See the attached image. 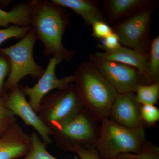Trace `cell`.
I'll list each match as a JSON object with an SVG mask.
<instances>
[{"label":"cell","mask_w":159,"mask_h":159,"mask_svg":"<svg viewBox=\"0 0 159 159\" xmlns=\"http://www.w3.org/2000/svg\"><path fill=\"white\" fill-rule=\"evenodd\" d=\"M28 3L30 26L44 46V55L61 61H70L75 52L66 48L62 43L63 35L70 21L68 12L51 0H32Z\"/></svg>","instance_id":"6da1fadb"},{"label":"cell","mask_w":159,"mask_h":159,"mask_svg":"<svg viewBox=\"0 0 159 159\" xmlns=\"http://www.w3.org/2000/svg\"><path fill=\"white\" fill-rule=\"evenodd\" d=\"M73 76L75 89L84 107L98 122L108 118L117 91L89 61L81 63Z\"/></svg>","instance_id":"7a4b0ae2"},{"label":"cell","mask_w":159,"mask_h":159,"mask_svg":"<svg viewBox=\"0 0 159 159\" xmlns=\"http://www.w3.org/2000/svg\"><path fill=\"white\" fill-rule=\"evenodd\" d=\"M96 148L101 159L119 155L139 153L147 142L145 127L126 128L105 118L101 121Z\"/></svg>","instance_id":"3957f363"},{"label":"cell","mask_w":159,"mask_h":159,"mask_svg":"<svg viewBox=\"0 0 159 159\" xmlns=\"http://www.w3.org/2000/svg\"><path fill=\"white\" fill-rule=\"evenodd\" d=\"M98 121L85 107L73 118L52 131L57 146L62 150L96 148L99 135Z\"/></svg>","instance_id":"277c9868"},{"label":"cell","mask_w":159,"mask_h":159,"mask_svg":"<svg viewBox=\"0 0 159 159\" xmlns=\"http://www.w3.org/2000/svg\"><path fill=\"white\" fill-rule=\"evenodd\" d=\"M37 39L31 29L25 37L18 42L0 48V52L5 54L10 60L11 70L8 78L5 82V92L10 91L24 77L30 76L39 79L44 72L42 66L35 62L33 57V48Z\"/></svg>","instance_id":"5b68a950"},{"label":"cell","mask_w":159,"mask_h":159,"mask_svg":"<svg viewBox=\"0 0 159 159\" xmlns=\"http://www.w3.org/2000/svg\"><path fill=\"white\" fill-rule=\"evenodd\" d=\"M84 106L74 84L49 93L41 100L38 115L53 131L73 118Z\"/></svg>","instance_id":"8992f818"},{"label":"cell","mask_w":159,"mask_h":159,"mask_svg":"<svg viewBox=\"0 0 159 159\" xmlns=\"http://www.w3.org/2000/svg\"><path fill=\"white\" fill-rule=\"evenodd\" d=\"M155 8H143L117 22L112 29L122 46L142 53H148L151 20Z\"/></svg>","instance_id":"52a82bcc"},{"label":"cell","mask_w":159,"mask_h":159,"mask_svg":"<svg viewBox=\"0 0 159 159\" xmlns=\"http://www.w3.org/2000/svg\"><path fill=\"white\" fill-rule=\"evenodd\" d=\"M89 61L118 93H135L140 86L150 84L139 70L130 66L90 55Z\"/></svg>","instance_id":"ba28073f"},{"label":"cell","mask_w":159,"mask_h":159,"mask_svg":"<svg viewBox=\"0 0 159 159\" xmlns=\"http://www.w3.org/2000/svg\"><path fill=\"white\" fill-rule=\"evenodd\" d=\"M61 61L51 57L42 76L33 87L22 86L20 89L25 96L29 97V102L34 111L38 114L41 100L49 93L55 90L64 88L74 83L73 75L59 78L56 76V66Z\"/></svg>","instance_id":"9c48e42d"},{"label":"cell","mask_w":159,"mask_h":159,"mask_svg":"<svg viewBox=\"0 0 159 159\" xmlns=\"http://www.w3.org/2000/svg\"><path fill=\"white\" fill-rule=\"evenodd\" d=\"M5 104L16 116H18L25 124L33 127L39 135L43 142L48 145L51 144L52 131L40 119L19 85L15 87L7 94Z\"/></svg>","instance_id":"30bf717a"},{"label":"cell","mask_w":159,"mask_h":159,"mask_svg":"<svg viewBox=\"0 0 159 159\" xmlns=\"http://www.w3.org/2000/svg\"><path fill=\"white\" fill-rule=\"evenodd\" d=\"M142 105L135 93H118L111 107L109 119L126 128L145 127L141 117Z\"/></svg>","instance_id":"8fae6325"},{"label":"cell","mask_w":159,"mask_h":159,"mask_svg":"<svg viewBox=\"0 0 159 159\" xmlns=\"http://www.w3.org/2000/svg\"><path fill=\"white\" fill-rule=\"evenodd\" d=\"M31 145L30 134L25 132L16 121L0 137V159L24 157Z\"/></svg>","instance_id":"7c38bea8"},{"label":"cell","mask_w":159,"mask_h":159,"mask_svg":"<svg viewBox=\"0 0 159 159\" xmlns=\"http://www.w3.org/2000/svg\"><path fill=\"white\" fill-rule=\"evenodd\" d=\"M93 54L100 59L116 61L133 67L144 75L149 81L148 53H142L121 46L115 50L97 52Z\"/></svg>","instance_id":"4fadbf2b"},{"label":"cell","mask_w":159,"mask_h":159,"mask_svg":"<svg viewBox=\"0 0 159 159\" xmlns=\"http://www.w3.org/2000/svg\"><path fill=\"white\" fill-rule=\"evenodd\" d=\"M153 0H107L104 1L106 13L111 23L118 22L143 8L156 7Z\"/></svg>","instance_id":"5bb4252c"},{"label":"cell","mask_w":159,"mask_h":159,"mask_svg":"<svg viewBox=\"0 0 159 159\" xmlns=\"http://www.w3.org/2000/svg\"><path fill=\"white\" fill-rule=\"evenodd\" d=\"M63 8L72 9L82 17L86 25L92 26L96 22L106 21L103 14L99 2L92 0H51Z\"/></svg>","instance_id":"9a60e30c"},{"label":"cell","mask_w":159,"mask_h":159,"mask_svg":"<svg viewBox=\"0 0 159 159\" xmlns=\"http://www.w3.org/2000/svg\"><path fill=\"white\" fill-rule=\"evenodd\" d=\"M10 24L20 27L31 25L28 3L18 4L9 11H4L0 8V28H8Z\"/></svg>","instance_id":"2e32d148"},{"label":"cell","mask_w":159,"mask_h":159,"mask_svg":"<svg viewBox=\"0 0 159 159\" xmlns=\"http://www.w3.org/2000/svg\"><path fill=\"white\" fill-rule=\"evenodd\" d=\"M148 75L150 84L159 81V36L149 43L148 51Z\"/></svg>","instance_id":"e0dca14e"},{"label":"cell","mask_w":159,"mask_h":159,"mask_svg":"<svg viewBox=\"0 0 159 159\" xmlns=\"http://www.w3.org/2000/svg\"><path fill=\"white\" fill-rule=\"evenodd\" d=\"M135 94L137 101L141 105H155L159 99V81L140 86Z\"/></svg>","instance_id":"ac0fdd59"},{"label":"cell","mask_w":159,"mask_h":159,"mask_svg":"<svg viewBox=\"0 0 159 159\" xmlns=\"http://www.w3.org/2000/svg\"><path fill=\"white\" fill-rule=\"evenodd\" d=\"M30 136L31 147L23 159H58L49 153L46 149L48 145L41 140L37 133L32 132Z\"/></svg>","instance_id":"d6986e66"},{"label":"cell","mask_w":159,"mask_h":159,"mask_svg":"<svg viewBox=\"0 0 159 159\" xmlns=\"http://www.w3.org/2000/svg\"><path fill=\"white\" fill-rule=\"evenodd\" d=\"M116 157L134 159H159V148L152 142L147 141L139 153L122 154Z\"/></svg>","instance_id":"ffe728a7"},{"label":"cell","mask_w":159,"mask_h":159,"mask_svg":"<svg viewBox=\"0 0 159 159\" xmlns=\"http://www.w3.org/2000/svg\"><path fill=\"white\" fill-rule=\"evenodd\" d=\"M6 95L0 97V137L3 135L13 123L17 121L16 116L5 106Z\"/></svg>","instance_id":"44dd1931"},{"label":"cell","mask_w":159,"mask_h":159,"mask_svg":"<svg viewBox=\"0 0 159 159\" xmlns=\"http://www.w3.org/2000/svg\"><path fill=\"white\" fill-rule=\"evenodd\" d=\"M31 29L30 25L22 27L12 25L0 29V45L7 40L13 38L21 39L27 35Z\"/></svg>","instance_id":"7402d4cb"},{"label":"cell","mask_w":159,"mask_h":159,"mask_svg":"<svg viewBox=\"0 0 159 159\" xmlns=\"http://www.w3.org/2000/svg\"><path fill=\"white\" fill-rule=\"evenodd\" d=\"M141 117L145 126H153L159 121V109L155 105H142Z\"/></svg>","instance_id":"603a6c76"},{"label":"cell","mask_w":159,"mask_h":159,"mask_svg":"<svg viewBox=\"0 0 159 159\" xmlns=\"http://www.w3.org/2000/svg\"><path fill=\"white\" fill-rule=\"evenodd\" d=\"M11 70L10 60L8 56L0 52V97L6 96L4 89L5 78L9 76Z\"/></svg>","instance_id":"cb8c5ba5"},{"label":"cell","mask_w":159,"mask_h":159,"mask_svg":"<svg viewBox=\"0 0 159 159\" xmlns=\"http://www.w3.org/2000/svg\"><path fill=\"white\" fill-rule=\"evenodd\" d=\"M121 46L119 38L114 31L105 38L100 40V43L97 44L98 48L102 51L115 50Z\"/></svg>","instance_id":"d4e9b609"},{"label":"cell","mask_w":159,"mask_h":159,"mask_svg":"<svg viewBox=\"0 0 159 159\" xmlns=\"http://www.w3.org/2000/svg\"><path fill=\"white\" fill-rule=\"evenodd\" d=\"M92 26L93 36L100 40L105 38L113 32L112 28L106 21H99L96 22Z\"/></svg>","instance_id":"484cf974"},{"label":"cell","mask_w":159,"mask_h":159,"mask_svg":"<svg viewBox=\"0 0 159 159\" xmlns=\"http://www.w3.org/2000/svg\"><path fill=\"white\" fill-rule=\"evenodd\" d=\"M71 151L77 154L81 159H101L96 148H76L72 149Z\"/></svg>","instance_id":"4316f807"},{"label":"cell","mask_w":159,"mask_h":159,"mask_svg":"<svg viewBox=\"0 0 159 159\" xmlns=\"http://www.w3.org/2000/svg\"><path fill=\"white\" fill-rule=\"evenodd\" d=\"M111 159H131V158H114Z\"/></svg>","instance_id":"83f0119b"}]
</instances>
